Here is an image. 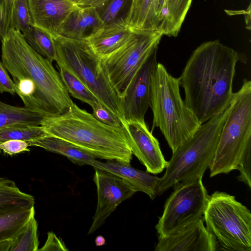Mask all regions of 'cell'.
<instances>
[{"label":"cell","instance_id":"6da1fadb","mask_svg":"<svg viewBox=\"0 0 251 251\" xmlns=\"http://www.w3.org/2000/svg\"><path fill=\"white\" fill-rule=\"evenodd\" d=\"M242 58L218 40L201 44L190 56L178 78L184 101L201 125L229 106L236 64Z\"/></svg>","mask_w":251,"mask_h":251},{"label":"cell","instance_id":"7a4b0ae2","mask_svg":"<svg viewBox=\"0 0 251 251\" xmlns=\"http://www.w3.org/2000/svg\"><path fill=\"white\" fill-rule=\"evenodd\" d=\"M1 41V62L13 79L26 77L36 88V111L44 117L66 112L74 102L52 62L37 53L22 33L11 29Z\"/></svg>","mask_w":251,"mask_h":251},{"label":"cell","instance_id":"3957f363","mask_svg":"<svg viewBox=\"0 0 251 251\" xmlns=\"http://www.w3.org/2000/svg\"><path fill=\"white\" fill-rule=\"evenodd\" d=\"M41 126L47 135L66 140L96 158L127 164L131 161L124 127L105 125L75 103L65 112L45 117Z\"/></svg>","mask_w":251,"mask_h":251},{"label":"cell","instance_id":"277c9868","mask_svg":"<svg viewBox=\"0 0 251 251\" xmlns=\"http://www.w3.org/2000/svg\"><path fill=\"white\" fill-rule=\"evenodd\" d=\"M179 87V78L158 63L151 83L152 129H160L172 152L190 138L201 125L182 100Z\"/></svg>","mask_w":251,"mask_h":251},{"label":"cell","instance_id":"5b68a950","mask_svg":"<svg viewBox=\"0 0 251 251\" xmlns=\"http://www.w3.org/2000/svg\"><path fill=\"white\" fill-rule=\"evenodd\" d=\"M229 112L228 106L223 112L201 124L190 138L172 152L165 174L159 178L156 195L163 194L177 184L202 178L213 159Z\"/></svg>","mask_w":251,"mask_h":251},{"label":"cell","instance_id":"8992f818","mask_svg":"<svg viewBox=\"0 0 251 251\" xmlns=\"http://www.w3.org/2000/svg\"><path fill=\"white\" fill-rule=\"evenodd\" d=\"M210 165V176L236 170L245 153L251 150V82L243 80L234 93Z\"/></svg>","mask_w":251,"mask_h":251},{"label":"cell","instance_id":"52a82bcc","mask_svg":"<svg viewBox=\"0 0 251 251\" xmlns=\"http://www.w3.org/2000/svg\"><path fill=\"white\" fill-rule=\"evenodd\" d=\"M57 59L72 71L97 97L102 104L123 121L122 100L111 86L100 59L84 39L60 35L53 38Z\"/></svg>","mask_w":251,"mask_h":251},{"label":"cell","instance_id":"ba28073f","mask_svg":"<svg viewBox=\"0 0 251 251\" xmlns=\"http://www.w3.org/2000/svg\"><path fill=\"white\" fill-rule=\"evenodd\" d=\"M203 216L218 250L251 251V213L235 196L215 191L209 196Z\"/></svg>","mask_w":251,"mask_h":251},{"label":"cell","instance_id":"9c48e42d","mask_svg":"<svg viewBox=\"0 0 251 251\" xmlns=\"http://www.w3.org/2000/svg\"><path fill=\"white\" fill-rule=\"evenodd\" d=\"M163 36L160 30L132 29L123 45L100 58L111 86L121 99L144 63L157 50Z\"/></svg>","mask_w":251,"mask_h":251},{"label":"cell","instance_id":"30bf717a","mask_svg":"<svg viewBox=\"0 0 251 251\" xmlns=\"http://www.w3.org/2000/svg\"><path fill=\"white\" fill-rule=\"evenodd\" d=\"M155 226L159 237L172 235L201 218L209 195L202 178L173 186Z\"/></svg>","mask_w":251,"mask_h":251},{"label":"cell","instance_id":"8fae6325","mask_svg":"<svg viewBox=\"0 0 251 251\" xmlns=\"http://www.w3.org/2000/svg\"><path fill=\"white\" fill-rule=\"evenodd\" d=\"M93 180L97 192V204L88 234L99 228L123 201L137 191L123 178L100 169L94 168Z\"/></svg>","mask_w":251,"mask_h":251},{"label":"cell","instance_id":"7c38bea8","mask_svg":"<svg viewBox=\"0 0 251 251\" xmlns=\"http://www.w3.org/2000/svg\"><path fill=\"white\" fill-rule=\"evenodd\" d=\"M155 50L136 74L122 98L123 121L145 122L151 103L152 76L158 62Z\"/></svg>","mask_w":251,"mask_h":251},{"label":"cell","instance_id":"4fadbf2b","mask_svg":"<svg viewBox=\"0 0 251 251\" xmlns=\"http://www.w3.org/2000/svg\"><path fill=\"white\" fill-rule=\"evenodd\" d=\"M128 144L133 154L154 175L166 168L168 161L161 151L158 140L150 131L145 123L135 121L122 122Z\"/></svg>","mask_w":251,"mask_h":251},{"label":"cell","instance_id":"5bb4252c","mask_svg":"<svg viewBox=\"0 0 251 251\" xmlns=\"http://www.w3.org/2000/svg\"><path fill=\"white\" fill-rule=\"evenodd\" d=\"M218 244L200 219L172 235L158 236L155 251H215Z\"/></svg>","mask_w":251,"mask_h":251},{"label":"cell","instance_id":"9a60e30c","mask_svg":"<svg viewBox=\"0 0 251 251\" xmlns=\"http://www.w3.org/2000/svg\"><path fill=\"white\" fill-rule=\"evenodd\" d=\"M32 25L53 38L59 35L63 24L78 5L67 0H28Z\"/></svg>","mask_w":251,"mask_h":251},{"label":"cell","instance_id":"2e32d148","mask_svg":"<svg viewBox=\"0 0 251 251\" xmlns=\"http://www.w3.org/2000/svg\"><path fill=\"white\" fill-rule=\"evenodd\" d=\"M132 32V29L126 24L124 18H118L91 32L83 39L93 52L101 58L123 45Z\"/></svg>","mask_w":251,"mask_h":251},{"label":"cell","instance_id":"e0dca14e","mask_svg":"<svg viewBox=\"0 0 251 251\" xmlns=\"http://www.w3.org/2000/svg\"><path fill=\"white\" fill-rule=\"evenodd\" d=\"M91 166L114 174L126 180L135 190L148 195L151 200L156 195V187L159 177L116 161L101 162L94 160Z\"/></svg>","mask_w":251,"mask_h":251},{"label":"cell","instance_id":"ac0fdd59","mask_svg":"<svg viewBox=\"0 0 251 251\" xmlns=\"http://www.w3.org/2000/svg\"><path fill=\"white\" fill-rule=\"evenodd\" d=\"M35 215L34 206L16 205L0 211V251H10L15 238Z\"/></svg>","mask_w":251,"mask_h":251},{"label":"cell","instance_id":"d6986e66","mask_svg":"<svg viewBox=\"0 0 251 251\" xmlns=\"http://www.w3.org/2000/svg\"><path fill=\"white\" fill-rule=\"evenodd\" d=\"M104 25L98 10L91 6H79L63 24L59 35L82 39L88 31L92 32Z\"/></svg>","mask_w":251,"mask_h":251},{"label":"cell","instance_id":"ffe728a7","mask_svg":"<svg viewBox=\"0 0 251 251\" xmlns=\"http://www.w3.org/2000/svg\"><path fill=\"white\" fill-rule=\"evenodd\" d=\"M27 143L29 146L40 147L47 151L63 155L78 165H91L97 158L93 154L66 140L49 135Z\"/></svg>","mask_w":251,"mask_h":251},{"label":"cell","instance_id":"44dd1931","mask_svg":"<svg viewBox=\"0 0 251 251\" xmlns=\"http://www.w3.org/2000/svg\"><path fill=\"white\" fill-rule=\"evenodd\" d=\"M155 0H130L128 10L124 18L126 24L133 30H157L154 17Z\"/></svg>","mask_w":251,"mask_h":251},{"label":"cell","instance_id":"7402d4cb","mask_svg":"<svg viewBox=\"0 0 251 251\" xmlns=\"http://www.w3.org/2000/svg\"><path fill=\"white\" fill-rule=\"evenodd\" d=\"M45 117L25 106H13L0 100V129L15 125L41 126Z\"/></svg>","mask_w":251,"mask_h":251},{"label":"cell","instance_id":"603a6c76","mask_svg":"<svg viewBox=\"0 0 251 251\" xmlns=\"http://www.w3.org/2000/svg\"><path fill=\"white\" fill-rule=\"evenodd\" d=\"M61 79L67 90L74 98L91 107L101 103L92 91L70 70L56 63Z\"/></svg>","mask_w":251,"mask_h":251},{"label":"cell","instance_id":"cb8c5ba5","mask_svg":"<svg viewBox=\"0 0 251 251\" xmlns=\"http://www.w3.org/2000/svg\"><path fill=\"white\" fill-rule=\"evenodd\" d=\"M22 34L26 42L37 53L52 62L56 61V46L50 34L33 25H31Z\"/></svg>","mask_w":251,"mask_h":251},{"label":"cell","instance_id":"d4e9b609","mask_svg":"<svg viewBox=\"0 0 251 251\" xmlns=\"http://www.w3.org/2000/svg\"><path fill=\"white\" fill-rule=\"evenodd\" d=\"M193 0H168V15L161 31L163 35L177 36Z\"/></svg>","mask_w":251,"mask_h":251},{"label":"cell","instance_id":"484cf974","mask_svg":"<svg viewBox=\"0 0 251 251\" xmlns=\"http://www.w3.org/2000/svg\"><path fill=\"white\" fill-rule=\"evenodd\" d=\"M38 223L32 217L12 242L10 251H37L39 249Z\"/></svg>","mask_w":251,"mask_h":251},{"label":"cell","instance_id":"4316f807","mask_svg":"<svg viewBox=\"0 0 251 251\" xmlns=\"http://www.w3.org/2000/svg\"><path fill=\"white\" fill-rule=\"evenodd\" d=\"M46 135L41 126H12L0 129V143L10 140H22L27 142Z\"/></svg>","mask_w":251,"mask_h":251},{"label":"cell","instance_id":"83f0119b","mask_svg":"<svg viewBox=\"0 0 251 251\" xmlns=\"http://www.w3.org/2000/svg\"><path fill=\"white\" fill-rule=\"evenodd\" d=\"M32 25L28 0H15L12 17V29L19 30L22 33Z\"/></svg>","mask_w":251,"mask_h":251},{"label":"cell","instance_id":"f1b7e54d","mask_svg":"<svg viewBox=\"0 0 251 251\" xmlns=\"http://www.w3.org/2000/svg\"><path fill=\"white\" fill-rule=\"evenodd\" d=\"M15 0H0V39L12 29V17Z\"/></svg>","mask_w":251,"mask_h":251},{"label":"cell","instance_id":"f546056e","mask_svg":"<svg viewBox=\"0 0 251 251\" xmlns=\"http://www.w3.org/2000/svg\"><path fill=\"white\" fill-rule=\"evenodd\" d=\"M92 108V115L101 123L114 127L123 126L120 118L101 103L95 105Z\"/></svg>","mask_w":251,"mask_h":251},{"label":"cell","instance_id":"4dcf8cb0","mask_svg":"<svg viewBox=\"0 0 251 251\" xmlns=\"http://www.w3.org/2000/svg\"><path fill=\"white\" fill-rule=\"evenodd\" d=\"M129 0H109L103 7L100 16L104 25L109 24L116 19L123 11Z\"/></svg>","mask_w":251,"mask_h":251},{"label":"cell","instance_id":"1f68e13d","mask_svg":"<svg viewBox=\"0 0 251 251\" xmlns=\"http://www.w3.org/2000/svg\"><path fill=\"white\" fill-rule=\"evenodd\" d=\"M251 150L247 151L241 158L236 170L240 173L237 176L239 181L251 188Z\"/></svg>","mask_w":251,"mask_h":251},{"label":"cell","instance_id":"d6a6232c","mask_svg":"<svg viewBox=\"0 0 251 251\" xmlns=\"http://www.w3.org/2000/svg\"><path fill=\"white\" fill-rule=\"evenodd\" d=\"M28 143L22 140H10L0 143V151L12 155L24 151H29Z\"/></svg>","mask_w":251,"mask_h":251},{"label":"cell","instance_id":"836d02e7","mask_svg":"<svg viewBox=\"0 0 251 251\" xmlns=\"http://www.w3.org/2000/svg\"><path fill=\"white\" fill-rule=\"evenodd\" d=\"M0 93H8L12 95L16 94V86L9 76L8 71L0 61Z\"/></svg>","mask_w":251,"mask_h":251},{"label":"cell","instance_id":"e575fe53","mask_svg":"<svg viewBox=\"0 0 251 251\" xmlns=\"http://www.w3.org/2000/svg\"><path fill=\"white\" fill-rule=\"evenodd\" d=\"M168 0H155L154 6V17L157 30H160L168 15Z\"/></svg>","mask_w":251,"mask_h":251},{"label":"cell","instance_id":"d590c367","mask_svg":"<svg viewBox=\"0 0 251 251\" xmlns=\"http://www.w3.org/2000/svg\"><path fill=\"white\" fill-rule=\"evenodd\" d=\"M67 251L64 243L52 232L48 233V237L44 245L38 251Z\"/></svg>","mask_w":251,"mask_h":251},{"label":"cell","instance_id":"8d00e7d4","mask_svg":"<svg viewBox=\"0 0 251 251\" xmlns=\"http://www.w3.org/2000/svg\"><path fill=\"white\" fill-rule=\"evenodd\" d=\"M109 0H86L80 6H91L97 10L102 8Z\"/></svg>","mask_w":251,"mask_h":251},{"label":"cell","instance_id":"74e56055","mask_svg":"<svg viewBox=\"0 0 251 251\" xmlns=\"http://www.w3.org/2000/svg\"><path fill=\"white\" fill-rule=\"evenodd\" d=\"M243 14L245 15V22L246 28L249 30L251 29V4H250L246 10L243 11Z\"/></svg>","mask_w":251,"mask_h":251},{"label":"cell","instance_id":"f35d334b","mask_svg":"<svg viewBox=\"0 0 251 251\" xmlns=\"http://www.w3.org/2000/svg\"><path fill=\"white\" fill-rule=\"evenodd\" d=\"M95 243L97 246H101L105 244V240L101 235L98 236L95 239Z\"/></svg>","mask_w":251,"mask_h":251},{"label":"cell","instance_id":"ab89813d","mask_svg":"<svg viewBox=\"0 0 251 251\" xmlns=\"http://www.w3.org/2000/svg\"><path fill=\"white\" fill-rule=\"evenodd\" d=\"M67 0L72 2L76 4H77V5H79L81 3L84 2L86 0Z\"/></svg>","mask_w":251,"mask_h":251}]
</instances>
